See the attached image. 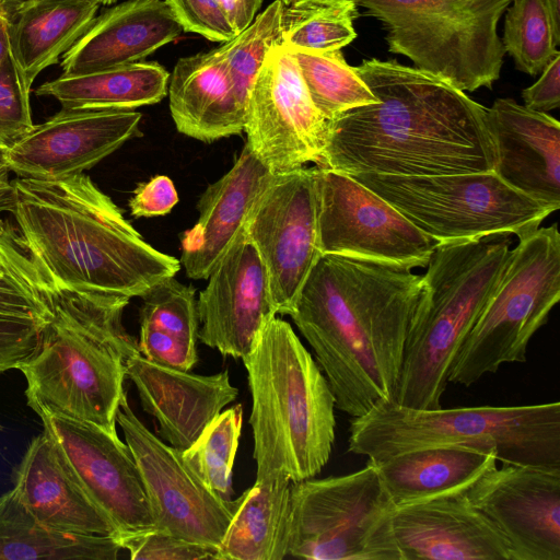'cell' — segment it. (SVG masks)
I'll list each match as a JSON object with an SVG mask.
<instances>
[{"mask_svg":"<svg viewBox=\"0 0 560 560\" xmlns=\"http://www.w3.org/2000/svg\"><path fill=\"white\" fill-rule=\"evenodd\" d=\"M219 2L237 35L254 21L262 0H219Z\"/></svg>","mask_w":560,"mask_h":560,"instance_id":"ee69618b","label":"cell"},{"mask_svg":"<svg viewBox=\"0 0 560 560\" xmlns=\"http://www.w3.org/2000/svg\"><path fill=\"white\" fill-rule=\"evenodd\" d=\"M502 44L517 70L542 72L559 55L560 0H513L506 9Z\"/></svg>","mask_w":560,"mask_h":560,"instance_id":"d6a6232c","label":"cell"},{"mask_svg":"<svg viewBox=\"0 0 560 560\" xmlns=\"http://www.w3.org/2000/svg\"><path fill=\"white\" fill-rule=\"evenodd\" d=\"M410 266L323 254L290 314L336 399L352 418L395 400L421 291Z\"/></svg>","mask_w":560,"mask_h":560,"instance_id":"7a4b0ae2","label":"cell"},{"mask_svg":"<svg viewBox=\"0 0 560 560\" xmlns=\"http://www.w3.org/2000/svg\"><path fill=\"white\" fill-rule=\"evenodd\" d=\"M508 236L436 244L405 343L397 404L442 407L454 358L504 268L511 250Z\"/></svg>","mask_w":560,"mask_h":560,"instance_id":"8992f818","label":"cell"},{"mask_svg":"<svg viewBox=\"0 0 560 560\" xmlns=\"http://www.w3.org/2000/svg\"><path fill=\"white\" fill-rule=\"evenodd\" d=\"M9 21L0 14V69L10 57V45H9Z\"/></svg>","mask_w":560,"mask_h":560,"instance_id":"f6af8a7d","label":"cell"},{"mask_svg":"<svg viewBox=\"0 0 560 560\" xmlns=\"http://www.w3.org/2000/svg\"><path fill=\"white\" fill-rule=\"evenodd\" d=\"M513 560H560V467L503 464L467 489Z\"/></svg>","mask_w":560,"mask_h":560,"instance_id":"2e32d148","label":"cell"},{"mask_svg":"<svg viewBox=\"0 0 560 560\" xmlns=\"http://www.w3.org/2000/svg\"><path fill=\"white\" fill-rule=\"evenodd\" d=\"M100 4L90 0H33L9 22L10 58L23 88L88 31Z\"/></svg>","mask_w":560,"mask_h":560,"instance_id":"4316f807","label":"cell"},{"mask_svg":"<svg viewBox=\"0 0 560 560\" xmlns=\"http://www.w3.org/2000/svg\"><path fill=\"white\" fill-rule=\"evenodd\" d=\"M393 530L401 560H513L467 489L395 506Z\"/></svg>","mask_w":560,"mask_h":560,"instance_id":"ffe728a7","label":"cell"},{"mask_svg":"<svg viewBox=\"0 0 560 560\" xmlns=\"http://www.w3.org/2000/svg\"><path fill=\"white\" fill-rule=\"evenodd\" d=\"M11 182L8 177L0 178V209L10 208Z\"/></svg>","mask_w":560,"mask_h":560,"instance_id":"7dc6e473","label":"cell"},{"mask_svg":"<svg viewBox=\"0 0 560 560\" xmlns=\"http://www.w3.org/2000/svg\"><path fill=\"white\" fill-rule=\"evenodd\" d=\"M242 361L252 396L256 481L314 478L330 457L336 429V399L319 365L277 316Z\"/></svg>","mask_w":560,"mask_h":560,"instance_id":"5b68a950","label":"cell"},{"mask_svg":"<svg viewBox=\"0 0 560 560\" xmlns=\"http://www.w3.org/2000/svg\"><path fill=\"white\" fill-rule=\"evenodd\" d=\"M33 0H0V14L10 22L14 15Z\"/></svg>","mask_w":560,"mask_h":560,"instance_id":"bcb514c9","label":"cell"},{"mask_svg":"<svg viewBox=\"0 0 560 560\" xmlns=\"http://www.w3.org/2000/svg\"><path fill=\"white\" fill-rule=\"evenodd\" d=\"M440 446L491 453L502 464L560 467V402L416 409L392 400L350 423L348 451L374 463Z\"/></svg>","mask_w":560,"mask_h":560,"instance_id":"52a82bcc","label":"cell"},{"mask_svg":"<svg viewBox=\"0 0 560 560\" xmlns=\"http://www.w3.org/2000/svg\"><path fill=\"white\" fill-rule=\"evenodd\" d=\"M184 32L225 43L236 36L219 0H165Z\"/></svg>","mask_w":560,"mask_h":560,"instance_id":"ab89813d","label":"cell"},{"mask_svg":"<svg viewBox=\"0 0 560 560\" xmlns=\"http://www.w3.org/2000/svg\"><path fill=\"white\" fill-rule=\"evenodd\" d=\"M283 2L275 0L240 34L219 46L235 90L245 106L268 51L282 44Z\"/></svg>","mask_w":560,"mask_h":560,"instance_id":"8d00e7d4","label":"cell"},{"mask_svg":"<svg viewBox=\"0 0 560 560\" xmlns=\"http://www.w3.org/2000/svg\"><path fill=\"white\" fill-rule=\"evenodd\" d=\"M9 210L32 262L71 290L131 299L180 269L83 173L56 180L19 177L11 182Z\"/></svg>","mask_w":560,"mask_h":560,"instance_id":"3957f363","label":"cell"},{"mask_svg":"<svg viewBox=\"0 0 560 560\" xmlns=\"http://www.w3.org/2000/svg\"><path fill=\"white\" fill-rule=\"evenodd\" d=\"M524 106L547 113L560 106V54L542 70L540 78L522 91Z\"/></svg>","mask_w":560,"mask_h":560,"instance_id":"7bdbcfd3","label":"cell"},{"mask_svg":"<svg viewBox=\"0 0 560 560\" xmlns=\"http://www.w3.org/2000/svg\"><path fill=\"white\" fill-rule=\"evenodd\" d=\"M34 127L30 92L9 57L0 69V152H4Z\"/></svg>","mask_w":560,"mask_h":560,"instance_id":"f35d334b","label":"cell"},{"mask_svg":"<svg viewBox=\"0 0 560 560\" xmlns=\"http://www.w3.org/2000/svg\"><path fill=\"white\" fill-rule=\"evenodd\" d=\"M359 16L354 0H296L283 3L282 45L313 51L341 49L355 37Z\"/></svg>","mask_w":560,"mask_h":560,"instance_id":"836d02e7","label":"cell"},{"mask_svg":"<svg viewBox=\"0 0 560 560\" xmlns=\"http://www.w3.org/2000/svg\"><path fill=\"white\" fill-rule=\"evenodd\" d=\"M170 73L158 62L138 61L80 75H59L40 84L37 96H50L62 108L131 109L159 103Z\"/></svg>","mask_w":560,"mask_h":560,"instance_id":"4dcf8cb0","label":"cell"},{"mask_svg":"<svg viewBox=\"0 0 560 560\" xmlns=\"http://www.w3.org/2000/svg\"><path fill=\"white\" fill-rule=\"evenodd\" d=\"M37 415L83 489L116 526V536L153 527L138 466L118 434L49 411Z\"/></svg>","mask_w":560,"mask_h":560,"instance_id":"e0dca14e","label":"cell"},{"mask_svg":"<svg viewBox=\"0 0 560 560\" xmlns=\"http://www.w3.org/2000/svg\"><path fill=\"white\" fill-rule=\"evenodd\" d=\"M11 481L20 500L44 525L72 534L116 536L114 523L83 489L45 430L31 440Z\"/></svg>","mask_w":560,"mask_h":560,"instance_id":"cb8c5ba5","label":"cell"},{"mask_svg":"<svg viewBox=\"0 0 560 560\" xmlns=\"http://www.w3.org/2000/svg\"><path fill=\"white\" fill-rule=\"evenodd\" d=\"M327 126L292 54L282 44L273 46L249 92L246 144L272 173H284L317 163Z\"/></svg>","mask_w":560,"mask_h":560,"instance_id":"9a60e30c","label":"cell"},{"mask_svg":"<svg viewBox=\"0 0 560 560\" xmlns=\"http://www.w3.org/2000/svg\"><path fill=\"white\" fill-rule=\"evenodd\" d=\"M182 32L165 1L127 0L95 16L62 55L61 74H88L138 62Z\"/></svg>","mask_w":560,"mask_h":560,"instance_id":"d4e9b609","label":"cell"},{"mask_svg":"<svg viewBox=\"0 0 560 560\" xmlns=\"http://www.w3.org/2000/svg\"><path fill=\"white\" fill-rule=\"evenodd\" d=\"M436 244L529 233L557 211L504 183L494 171L434 176L350 175Z\"/></svg>","mask_w":560,"mask_h":560,"instance_id":"30bf717a","label":"cell"},{"mask_svg":"<svg viewBox=\"0 0 560 560\" xmlns=\"http://www.w3.org/2000/svg\"><path fill=\"white\" fill-rule=\"evenodd\" d=\"M126 377L133 383L144 412L158 421L160 438L180 451L191 446L238 396L228 370L197 375L152 362L139 350L126 360Z\"/></svg>","mask_w":560,"mask_h":560,"instance_id":"44dd1931","label":"cell"},{"mask_svg":"<svg viewBox=\"0 0 560 560\" xmlns=\"http://www.w3.org/2000/svg\"><path fill=\"white\" fill-rule=\"evenodd\" d=\"M115 538L132 560H201L215 559L218 553V547L191 542L154 527Z\"/></svg>","mask_w":560,"mask_h":560,"instance_id":"74e56055","label":"cell"},{"mask_svg":"<svg viewBox=\"0 0 560 560\" xmlns=\"http://www.w3.org/2000/svg\"><path fill=\"white\" fill-rule=\"evenodd\" d=\"M8 172H9V170H8L4 159H3V152H0V178L8 177Z\"/></svg>","mask_w":560,"mask_h":560,"instance_id":"c3c4849f","label":"cell"},{"mask_svg":"<svg viewBox=\"0 0 560 560\" xmlns=\"http://www.w3.org/2000/svg\"><path fill=\"white\" fill-rule=\"evenodd\" d=\"M207 279L197 300L198 339L222 355L243 359L277 315L267 271L246 226Z\"/></svg>","mask_w":560,"mask_h":560,"instance_id":"d6986e66","label":"cell"},{"mask_svg":"<svg viewBox=\"0 0 560 560\" xmlns=\"http://www.w3.org/2000/svg\"><path fill=\"white\" fill-rule=\"evenodd\" d=\"M354 70L377 102L328 120L317 167L398 176L494 170L487 108L465 92L396 60Z\"/></svg>","mask_w":560,"mask_h":560,"instance_id":"6da1fadb","label":"cell"},{"mask_svg":"<svg viewBox=\"0 0 560 560\" xmlns=\"http://www.w3.org/2000/svg\"><path fill=\"white\" fill-rule=\"evenodd\" d=\"M2 429H3V425H2L1 420H0V431H1Z\"/></svg>","mask_w":560,"mask_h":560,"instance_id":"f5cc1de1","label":"cell"},{"mask_svg":"<svg viewBox=\"0 0 560 560\" xmlns=\"http://www.w3.org/2000/svg\"><path fill=\"white\" fill-rule=\"evenodd\" d=\"M291 480L255 481L241 497L215 560H282L288 556Z\"/></svg>","mask_w":560,"mask_h":560,"instance_id":"f546056e","label":"cell"},{"mask_svg":"<svg viewBox=\"0 0 560 560\" xmlns=\"http://www.w3.org/2000/svg\"><path fill=\"white\" fill-rule=\"evenodd\" d=\"M168 82L170 110L180 133L213 142L244 131L246 106L219 47L178 59Z\"/></svg>","mask_w":560,"mask_h":560,"instance_id":"484cf974","label":"cell"},{"mask_svg":"<svg viewBox=\"0 0 560 560\" xmlns=\"http://www.w3.org/2000/svg\"><path fill=\"white\" fill-rule=\"evenodd\" d=\"M2 228H3V224H2V222L0 221V233H1Z\"/></svg>","mask_w":560,"mask_h":560,"instance_id":"816d5d0a","label":"cell"},{"mask_svg":"<svg viewBox=\"0 0 560 560\" xmlns=\"http://www.w3.org/2000/svg\"><path fill=\"white\" fill-rule=\"evenodd\" d=\"M491 453L440 446L397 454L374 463L395 506L468 489L497 466Z\"/></svg>","mask_w":560,"mask_h":560,"instance_id":"83f0119b","label":"cell"},{"mask_svg":"<svg viewBox=\"0 0 560 560\" xmlns=\"http://www.w3.org/2000/svg\"><path fill=\"white\" fill-rule=\"evenodd\" d=\"M243 424V406L221 411L201 432L183 457L201 481L222 499L233 494V465Z\"/></svg>","mask_w":560,"mask_h":560,"instance_id":"d590c367","label":"cell"},{"mask_svg":"<svg viewBox=\"0 0 560 560\" xmlns=\"http://www.w3.org/2000/svg\"><path fill=\"white\" fill-rule=\"evenodd\" d=\"M90 1L96 2L98 4H112V3L116 2L117 0H90Z\"/></svg>","mask_w":560,"mask_h":560,"instance_id":"681fc988","label":"cell"},{"mask_svg":"<svg viewBox=\"0 0 560 560\" xmlns=\"http://www.w3.org/2000/svg\"><path fill=\"white\" fill-rule=\"evenodd\" d=\"M395 504L377 466L291 482L288 556L313 560H401Z\"/></svg>","mask_w":560,"mask_h":560,"instance_id":"8fae6325","label":"cell"},{"mask_svg":"<svg viewBox=\"0 0 560 560\" xmlns=\"http://www.w3.org/2000/svg\"><path fill=\"white\" fill-rule=\"evenodd\" d=\"M513 0H354L387 32L388 51L454 88L491 89L505 50L498 23Z\"/></svg>","mask_w":560,"mask_h":560,"instance_id":"ba28073f","label":"cell"},{"mask_svg":"<svg viewBox=\"0 0 560 560\" xmlns=\"http://www.w3.org/2000/svg\"><path fill=\"white\" fill-rule=\"evenodd\" d=\"M116 421L144 487L153 527L185 540L219 547L240 498L212 492L177 450L158 438L135 415L126 395Z\"/></svg>","mask_w":560,"mask_h":560,"instance_id":"4fadbf2b","label":"cell"},{"mask_svg":"<svg viewBox=\"0 0 560 560\" xmlns=\"http://www.w3.org/2000/svg\"><path fill=\"white\" fill-rule=\"evenodd\" d=\"M120 549L112 535L72 534L44 525L14 488L0 497V560H116Z\"/></svg>","mask_w":560,"mask_h":560,"instance_id":"1f68e13d","label":"cell"},{"mask_svg":"<svg viewBox=\"0 0 560 560\" xmlns=\"http://www.w3.org/2000/svg\"><path fill=\"white\" fill-rule=\"evenodd\" d=\"M559 300L560 233L553 223L518 236L454 358L448 382L470 386L503 364L525 362L530 339Z\"/></svg>","mask_w":560,"mask_h":560,"instance_id":"9c48e42d","label":"cell"},{"mask_svg":"<svg viewBox=\"0 0 560 560\" xmlns=\"http://www.w3.org/2000/svg\"><path fill=\"white\" fill-rule=\"evenodd\" d=\"M281 1H282L284 4H290V3H292V2H294V1H296V0H281Z\"/></svg>","mask_w":560,"mask_h":560,"instance_id":"f907efd6","label":"cell"},{"mask_svg":"<svg viewBox=\"0 0 560 560\" xmlns=\"http://www.w3.org/2000/svg\"><path fill=\"white\" fill-rule=\"evenodd\" d=\"M140 298V353L163 366L190 371L198 361L200 323L196 289L173 276L162 279Z\"/></svg>","mask_w":560,"mask_h":560,"instance_id":"f1b7e54d","label":"cell"},{"mask_svg":"<svg viewBox=\"0 0 560 560\" xmlns=\"http://www.w3.org/2000/svg\"><path fill=\"white\" fill-rule=\"evenodd\" d=\"M316 167L320 254L425 267L436 243L352 176Z\"/></svg>","mask_w":560,"mask_h":560,"instance_id":"7c38bea8","label":"cell"},{"mask_svg":"<svg viewBox=\"0 0 560 560\" xmlns=\"http://www.w3.org/2000/svg\"><path fill=\"white\" fill-rule=\"evenodd\" d=\"M495 151L494 172L512 188L560 208V124L512 98L487 108Z\"/></svg>","mask_w":560,"mask_h":560,"instance_id":"7402d4cb","label":"cell"},{"mask_svg":"<svg viewBox=\"0 0 560 560\" xmlns=\"http://www.w3.org/2000/svg\"><path fill=\"white\" fill-rule=\"evenodd\" d=\"M316 108L328 119L377 102L363 80L350 67L341 49L313 51L289 48Z\"/></svg>","mask_w":560,"mask_h":560,"instance_id":"e575fe53","label":"cell"},{"mask_svg":"<svg viewBox=\"0 0 560 560\" xmlns=\"http://www.w3.org/2000/svg\"><path fill=\"white\" fill-rule=\"evenodd\" d=\"M35 268L47 313L34 353L18 369L26 404L117 434L126 360L139 350L122 325L130 299L78 292Z\"/></svg>","mask_w":560,"mask_h":560,"instance_id":"277c9868","label":"cell"},{"mask_svg":"<svg viewBox=\"0 0 560 560\" xmlns=\"http://www.w3.org/2000/svg\"><path fill=\"white\" fill-rule=\"evenodd\" d=\"M131 109L61 108L3 152L19 177L56 180L91 168L139 132Z\"/></svg>","mask_w":560,"mask_h":560,"instance_id":"ac0fdd59","label":"cell"},{"mask_svg":"<svg viewBox=\"0 0 560 560\" xmlns=\"http://www.w3.org/2000/svg\"><path fill=\"white\" fill-rule=\"evenodd\" d=\"M44 322L0 314V374L19 369L35 351Z\"/></svg>","mask_w":560,"mask_h":560,"instance_id":"60d3db41","label":"cell"},{"mask_svg":"<svg viewBox=\"0 0 560 560\" xmlns=\"http://www.w3.org/2000/svg\"><path fill=\"white\" fill-rule=\"evenodd\" d=\"M178 202L173 180L165 175L152 177L140 184L129 199L130 212L136 218L165 215Z\"/></svg>","mask_w":560,"mask_h":560,"instance_id":"b9f144b4","label":"cell"},{"mask_svg":"<svg viewBox=\"0 0 560 560\" xmlns=\"http://www.w3.org/2000/svg\"><path fill=\"white\" fill-rule=\"evenodd\" d=\"M316 167L275 174L256 202L246 233L267 271L277 314L292 313L322 255L318 247Z\"/></svg>","mask_w":560,"mask_h":560,"instance_id":"5bb4252c","label":"cell"},{"mask_svg":"<svg viewBox=\"0 0 560 560\" xmlns=\"http://www.w3.org/2000/svg\"><path fill=\"white\" fill-rule=\"evenodd\" d=\"M272 173L245 144L232 168L201 194L198 220L182 237L180 266L187 277L207 279L245 230Z\"/></svg>","mask_w":560,"mask_h":560,"instance_id":"603a6c76","label":"cell"}]
</instances>
